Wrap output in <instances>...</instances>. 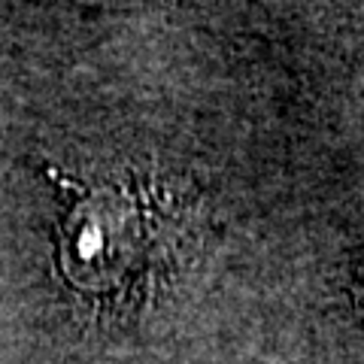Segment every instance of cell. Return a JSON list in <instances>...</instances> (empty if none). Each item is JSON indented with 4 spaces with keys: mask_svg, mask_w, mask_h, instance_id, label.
I'll return each instance as SVG.
<instances>
[{
    "mask_svg": "<svg viewBox=\"0 0 364 364\" xmlns=\"http://www.w3.org/2000/svg\"><path fill=\"white\" fill-rule=\"evenodd\" d=\"M149 225L122 191H97L70 213L61 237L64 270L85 291H112L143 267Z\"/></svg>",
    "mask_w": 364,
    "mask_h": 364,
    "instance_id": "6da1fadb",
    "label": "cell"
}]
</instances>
